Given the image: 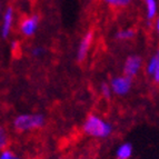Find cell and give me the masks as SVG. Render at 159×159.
<instances>
[{
  "label": "cell",
  "instance_id": "cell-2",
  "mask_svg": "<svg viewBox=\"0 0 159 159\" xmlns=\"http://www.w3.org/2000/svg\"><path fill=\"white\" fill-rule=\"evenodd\" d=\"M45 125V117L43 115L25 114L19 115L13 120V127L18 131H27L31 129H38Z\"/></svg>",
  "mask_w": 159,
  "mask_h": 159
},
{
  "label": "cell",
  "instance_id": "cell-14",
  "mask_svg": "<svg viewBox=\"0 0 159 159\" xmlns=\"http://www.w3.org/2000/svg\"><path fill=\"white\" fill-rule=\"evenodd\" d=\"M101 93H102L103 97H106V98H109L110 96H111V93H112V89L110 87V85H107V84H102L101 85Z\"/></svg>",
  "mask_w": 159,
  "mask_h": 159
},
{
  "label": "cell",
  "instance_id": "cell-3",
  "mask_svg": "<svg viewBox=\"0 0 159 159\" xmlns=\"http://www.w3.org/2000/svg\"><path fill=\"white\" fill-rule=\"evenodd\" d=\"M133 86V81L131 78L127 77V76H118L111 79L110 82V87L112 89V93H116L118 96H125L131 89Z\"/></svg>",
  "mask_w": 159,
  "mask_h": 159
},
{
  "label": "cell",
  "instance_id": "cell-16",
  "mask_svg": "<svg viewBox=\"0 0 159 159\" xmlns=\"http://www.w3.org/2000/svg\"><path fill=\"white\" fill-rule=\"evenodd\" d=\"M31 53L34 57H40L43 53V49L41 47H34L31 50Z\"/></svg>",
  "mask_w": 159,
  "mask_h": 159
},
{
  "label": "cell",
  "instance_id": "cell-4",
  "mask_svg": "<svg viewBox=\"0 0 159 159\" xmlns=\"http://www.w3.org/2000/svg\"><path fill=\"white\" fill-rule=\"evenodd\" d=\"M141 66H143V60L139 56H129L125 61V65H124V72H125V76L127 77L133 78L135 76H137L138 72L140 71Z\"/></svg>",
  "mask_w": 159,
  "mask_h": 159
},
{
  "label": "cell",
  "instance_id": "cell-6",
  "mask_svg": "<svg viewBox=\"0 0 159 159\" xmlns=\"http://www.w3.org/2000/svg\"><path fill=\"white\" fill-rule=\"evenodd\" d=\"M93 40V32H87V34L84 36V38H82L81 41H80L79 47H78V50H77L78 61H84L87 58V55H88V52H89V50H90Z\"/></svg>",
  "mask_w": 159,
  "mask_h": 159
},
{
  "label": "cell",
  "instance_id": "cell-8",
  "mask_svg": "<svg viewBox=\"0 0 159 159\" xmlns=\"http://www.w3.org/2000/svg\"><path fill=\"white\" fill-rule=\"evenodd\" d=\"M13 24V10L12 8H7L3 13L2 26H1V36L2 38H7L10 34L11 28Z\"/></svg>",
  "mask_w": 159,
  "mask_h": 159
},
{
  "label": "cell",
  "instance_id": "cell-11",
  "mask_svg": "<svg viewBox=\"0 0 159 159\" xmlns=\"http://www.w3.org/2000/svg\"><path fill=\"white\" fill-rule=\"evenodd\" d=\"M134 37H135V31L131 29H122L116 34V38L119 40H129Z\"/></svg>",
  "mask_w": 159,
  "mask_h": 159
},
{
  "label": "cell",
  "instance_id": "cell-13",
  "mask_svg": "<svg viewBox=\"0 0 159 159\" xmlns=\"http://www.w3.org/2000/svg\"><path fill=\"white\" fill-rule=\"evenodd\" d=\"M0 159H21V158L13 154L12 151L6 149V150H2V152L0 155Z\"/></svg>",
  "mask_w": 159,
  "mask_h": 159
},
{
  "label": "cell",
  "instance_id": "cell-10",
  "mask_svg": "<svg viewBox=\"0 0 159 159\" xmlns=\"http://www.w3.org/2000/svg\"><path fill=\"white\" fill-rule=\"evenodd\" d=\"M145 7H146V16L149 20H152L157 17L158 12V5L157 0H145Z\"/></svg>",
  "mask_w": 159,
  "mask_h": 159
},
{
  "label": "cell",
  "instance_id": "cell-9",
  "mask_svg": "<svg viewBox=\"0 0 159 159\" xmlns=\"http://www.w3.org/2000/svg\"><path fill=\"white\" fill-rule=\"evenodd\" d=\"M134 149L133 145L129 143H121L116 150V157L117 159H129L133 156Z\"/></svg>",
  "mask_w": 159,
  "mask_h": 159
},
{
  "label": "cell",
  "instance_id": "cell-7",
  "mask_svg": "<svg viewBox=\"0 0 159 159\" xmlns=\"http://www.w3.org/2000/svg\"><path fill=\"white\" fill-rule=\"evenodd\" d=\"M146 71L149 76L152 77L156 84H159V50L148 60Z\"/></svg>",
  "mask_w": 159,
  "mask_h": 159
},
{
  "label": "cell",
  "instance_id": "cell-15",
  "mask_svg": "<svg viewBox=\"0 0 159 159\" xmlns=\"http://www.w3.org/2000/svg\"><path fill=\"white\" fill-rule=\"evenodd\" d=\"M6 143H7V135H6L5 130L1 128L0 129V147L3 148L6 146Z\"/></svg>",
  "mask_w": 159,
  "mask_h": 159
},
{
  "label": "cell",
  "instance_id": "cell-12",
  "mask_svg": "<svg viewBox=\"0 0 159 159\" xmlns=\"http://www.w3.org/2000/svg\"><path fill=\"white\" fill-rule=\"evenodd\" d=\"M105 2L112 7H126L131 2V0H105Z\"/></svg>",
  "mask_w": 159,
  "mask_h": 159
},
{
  "label": "cell",
  "instance_id": "cell-5",
  "mask_svg": "<svg viewBox=\"0 0 159 159\" xmlns=\"http://www.w3.org/2000/svg\"><path fill=\"white\" fill-rule=\"evenodd\" d=\"M39 26V18L38 16H30L27 17L22 20L20 25V31L26 37H31L36 34Z\"/></svg>",
  "mask_w": 159,
  "mask_h": 159
},
{
  "label": "cell",
  "instance_id": "cell-1",
  "mask_svg": "<svg viewBox=\"0 0 159 159\" xmlns=\"http://www.w3.org/2000/svg\"><path fill=\"white\" fill-rule=\"evenodd\" d=\"M82 129L85 134L95 138H107L112 133L111 125L96 115H90L87 117Z\"/></svg>",
  "mask_w": 159,
  "mask_h": 159
},
{
  "label": "cell",
  "instance_id": "cell-17",
  "mask_svg": "<svg viewBox=\"0 0 159 159\" xmlns=\"http://www.w3.org/2000/svg\"><path fill=\"white\" fill-rule=\"evenodd\" d=\"M156 30H157V32H158V34H159V17L156 19Z\"/></svg>",
  "mask_w": 159,
  "mask_h": 159
}]
</instances>
